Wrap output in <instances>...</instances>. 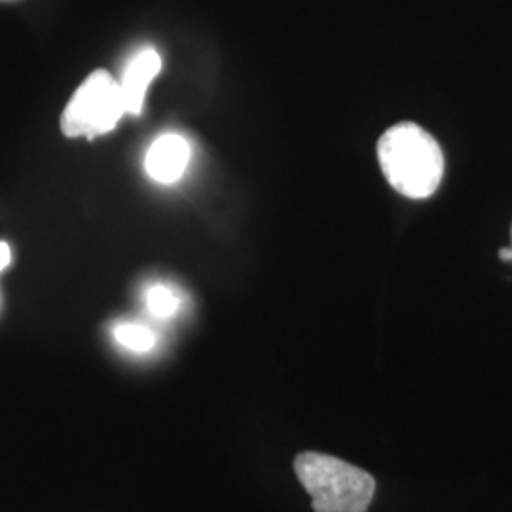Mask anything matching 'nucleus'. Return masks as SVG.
I'll list each match as a JSON object with an SVG mask.
<instances>
[{"mask_svg": "<svg viewBox=\"0 0 512 512\" xmlns=\"http://www.w3.org/2000/svg\"><path fill=\"white\" fill-rule=\"evenodd\" d=\"M294 473L311 495L315 512H366L376 492L374 476L319 452L298 454Z\"/></svg>", "mask_w": 512, "mask_h": 512, "instance_id": "nucleus-2", "label": "nucleus"}, {"mask_svg": "<svg viewBox=\"0 0 512 512\" xmlns=\"http://www.w3.org/2000/svg\"><path fill=\"white\" fill-rule=\"evenodd\" d=\"M499 256L503 258V260H512V249H503Z\"/></svg>", "mask_w": 512, "mask_h": 512, "instance_id": "nucleus-9", "label": "nucleus"}, {"mask_svg": "<svg viewBox=\"0 0 512 512\" xmlns=\"http://www.w3.org/2000/svg\"><path fill=\"white\" fill-rule=\"evenodd\" d=\"M160 69H162V57L152 48L141 50L129 61L128 69L120 82L126 112L133 116L141 114L148 84L156 78Z\"/></svg>", "mask_w": 512, "mask_h": 512, "instance_id": "nucleus-5", "label": "nucleus"}, {"mask_svg": "<svg viewBox=\"0 0 512 512\" xmlns=\"http://www.w3.org/2000/svg\"><path fill=\"white\" fill-rule=\"evenodd\" d=\"M10 260H12L10 247L6 243H0V272L10 264Z\"/></svg>", "mask_w": 512, "mask_h": 512, "instance_id": "nucleus-8", "label": "nucleus"}, {"mask_svg": "<svg viewBox=\"0 0 512 512\" xmlns=\"http://www.w3.org/2000/svg\"><path fill=\"white\" fill-rule=\"evenodd\" d=\"M147 304L148 310L152 311L156 317H171L179 310L181 300L171 287L154 285L148 289Z\"/></svg>", "mask_w": 512, "mask_h": 512, "instance_id": "nucleus-7", "label": "nucleus"}, {"mask_svg": "<svg viewBox=\"0 0 512 512\" xmlns=\"http://www.w3.org/2000/svg\"><path fill=\"white\" fill-rule=\"evenodd\" d=\"M116 340L131 351H139L145 353L154 348L156 344V334L152 330L147 329L145 325H137V323H122L114 330Z\"/></svg>", "mask_w": 512, "mask_h": 512, "instance_id": "nucleus-6", "label": "nucleus"}, {"mask_svg": "<svg viewBox=\"0 0 512 512\" xmlns=\"http://www.w3.org/2000/svg\"><path fill=\"white\" fill-rule=\"evenodd\" d=\"M378 160L389 184L406 198L425 200L437 192L444 175V154L435 137L418 124L387 129L378 143Z\"/></svg>", "mask_w": 512, "mask_h": 512, "instance_id": "nucleus-1", "label": "nucleus"}, {"mask_svg": "<svg viewBox=\"0 0 512 512\" xmlns=\"http://www.w3.org/2000/svg\"><path fill=\"white\" fill-rule=\"evenodd\" d=\"M126 112L120 82L105 69L93 71L74 92L61 116V129L65 137L105 135Z\"/></svg>", "mask_w": 512, "mask_h": 512, "instance_id": "nucleus-3", "label": "nucleus"}, {"mask_svg": "<svg viewBox=\"0 0 512 512\" xmlns=\"http://www.w3.org/2000/svg\"><path fill=\"white\" fill-rule=\"evenodd\" d=\"M190 148L181 135L169 133L160 137L147 154L148 175L158 183H175L183 177Z\"/></svg>", "mask_w": 512, "mask_h": 512, "instance_id": "nucleus-4", "label": "nucleus"}]
</instances>
